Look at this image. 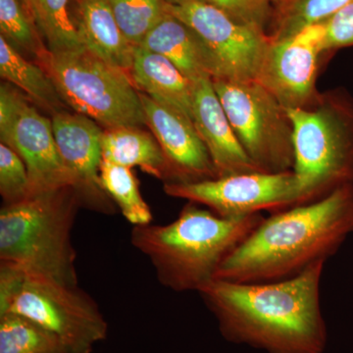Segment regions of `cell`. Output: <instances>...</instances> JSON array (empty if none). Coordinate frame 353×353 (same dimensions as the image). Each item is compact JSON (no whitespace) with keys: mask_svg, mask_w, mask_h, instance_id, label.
Returning a JSON list of instances; mask_svg holds the SVG:
<instances>
[{"mask_svg":"<svg viewBox=\"0 0 353 353\" xmlns=\"http://www.w3.org/2000/svg\"><path fill=\"white\" fill-rule=\"evenodd\" d=\"M268 283L214 279L199 290L223 338L267 353H324L328 329L321 307L325 264Z\"/></svg>","mask_w":353,"mask_h":353,"instance_id":"cell-1","label":"cell"},{"mask_svg":"<svg viewBox=\"0 0 353 353\" xmlns=\"http://www.w3.org/2000/svg\"><path fill=\"white\" fill-rule=\"evenodd\" d=\"M353 234V185L265 218L221 265L215 279L268 283L327 262Z\"/></svg>","mask_w":353,"mask_h":353,"instance_id":"cell-2","label":"cell"},{"mask_svg":"<svg viewBox=\"0 0 353 353\" xmlns=\"http://www.w3.org/2000/svg\"><path fill=\"white\" fill-rule=\"evenodd\" d=\"M264 219L223 218L188 202L173 222L132 226L131 243L150 259L160 284L175 292H199Z\"/></svg>","mask_w":353,"mask_h":353,"instance_id":"cell-3","label":"cell"},{"mask_svg":"<svg viewBox=\"0 0 353 353\" xmlns=\"http://www.w3.org/2000/svg\"><path fill=\"white\" fill-rule=\"evenodd\" d=\"M80 201L73 188L41 192L0 209V264L78 287L72 243Z\"/></svg>","mask_w":353,"mask_h":353,"instance_id":"cell-4","label":"cell"},{"mask_svg":"<svg viewBox=\"0 0 353 353\" xmlns=\"http://www.w3.org/2000/svg\"><path fill=\"white\" fill-rule=\"evenodd\" d=\"M301 204L353 185V99L345 90L319 94L310 105L288 109Z\"/></svg>","mask_w":353,"mask_h":353,"instance_id":"cell-5","label":"cell"},{"mask_svg":"<svg viewBox=\"0 0 353 353\" xmlns=\"http://www.w3.org/2000/svg\"><path fill=\"white\" fill-rule=\"evenodd\" d=\"M6 313L38 323L57 336L67 353H92L108 338L99 306L79 285L0 264V315Z\"/></svg>","mask_w":353,"mask_h":353,"instance_id":"cell-6","label":"cell"},{"mask_svg":"<svg viewBox=\"0 0 353 353\" xmlns=\"http://www.w3.org/2000/svg\"><path fill=\"white\" fill-rule=\"evenodd\" d=\"M54 83L64 104L106 129L143 127L141 92L130 74L82 50L44 51L36 60Z\"/></svg>","mask_w":353,"mask_h":353,"instance_id":"cell-7","label":"cell"},{"mask_svg":"<svg viewBox=\"0 0 353 353\" xmlns=\"http://www.w3.org/2000/svg\"><path fill=\"white\" fill-rule=\"evenodd\" d=\"M212 82L234 134L257 168L292 171L294 128L288 109L256 80Z\"/></svg>","mask_w":353,"mask_h":353,"instance_id":"cell-8","label":"cell"},{"mask_svg":"<svg viewBox=\"0 0 353 353\" xmlns=\"http://www.w3.org/2000/svg\"><path fill=\"white\" fill-rule=\"evenodd\" d=\"M27 95L2 83L0 87V139L27 167L30 196L73 188L74 180L58 150L52 122Z\"/></svg>","mask_w":353,"mask_h":353,"instance_id":"cell-9","label":"cell"},{"mask_svg":"<svg viewBox=\"0 0 353 353\" xmlns=\"http://www.w3.org/2000/svg\"><path fill=\"white\" fill-rule=\"evenodd\" d=\"M169 196L201 204L223 218H243L274 213L301 205L299 182L294 172H248L210 180L164 183Z\"/></svg>","mask_w":353,"mask_h":353,"instance_id":"cell-10","label":"cell"},{"mask_svg":"<svg viewBox=\"0 0 353 353\" xmlns=\"http://www.w3.org/2000/svg\"><path fill=\"white\" fill-rule=\"evenodd\" d=\"M167 11L192 28L205 44L217 71L213 80H256L270 46L266 32L241 25L205 1L167 4Z\"/></svg>","mask_w":353,"mask_h":353,"instance_id":"cell-11","label":"cell"},{"mask_svg":"<svg viewBox=\"0 0 353 353\" xmlns=\"http://www.w3.org/2000/svg\"><path fill=\"white\" fill-rule=\"evenodd\" d=\"M324 23L308 26L294 36L272 39L256 81L287 109L316 101L318 62L323 52Z\"/></svg>","mask_w":353,"mask_h":353,"instance_id":"cell-12","label":"cell"},{"mask_svg":"<svg viewBox=\"0 0 353 353\" xmlns=\"http://www.w3.org/2000/svg\"><path fill=\"white\" fill-rule=\"evenodd\" d=\"M53 134L65 166L73 176L81 208L113 215L117 206L101 183L104 130L87 116L58 111L52 114Z\"/></svg>","mask_w":353,"mask_h":353,"instance_id":"cell-13","label":"cell"},{"mask_svg":"<svg viewBox=\"0 0 353 353\" xmlns=\"http://www.w3.org/2000/svg\"><path fill=\"white\" fill-rule=\"evenodd\" d=\"M141 99L145 125L152 130L166 158L165 183L199 182L217 178L208 148L189 116L143 92Z\"/></svg>","mask_w":353,"mask_h":353,"instance_id":"cell-14","label":"cell"},{"mask_svg":"<svg viewBox=\"0 0 353 353\" xmlns=\"http://www.w3.org/2000/svg\"><path fill=\"white\" fill-rule=\"evenodd\" d=\"M192 122L208 148L218 176L261 172L246 154L216 94L212 79L194 83Z\"/></svg>","mask_w":353,"mask_h":353,"instance_id":"cell-15","label":"cell"},{"mask_svg":"<svg viewBox=\"0 0 353 353\" xmlns=\"http://www.w3.org/2000/svg\"><path fill=\"white\" fill-rule=\"evenodd\" d=\"M139 46L166 57L192 83L213 80L217 75L214 61L199 34L168 11Z\"/></svg>","mask_w":353,"mask_h":353,"instance_id":"cell-16","label":"cell"},{"mask_svg":"<svg viewBox=\"0 0 353 353\" xmlns=\"http://www.w3.org/2000/svg\"><path fill=\"white\" fill-rule=\"evenodd\" d=\"M72 18L85 50L130 74L134 46L121 31L108 0H77Z\"/></svg>","mask_w":353,"mask_h":353,"instance_id":"cell-17","label":"cell"},{"mask_svg":"<svg viewBox=\"0 0 353 353\" xmlns=\"http://www.w3.org/2000/svg\"><path fill=\"white\" fill-rule=\"evenodd\" d=\"M130 76L139 92L189 116L192 120L194 83L166 57L134 46Z\"/></svg>","mask_w":353,"mask_h":353,"instance_id":"cell-18","label":"cell"},{"mask_svg":"<svg viewBox=\"0 0 353 353\" xmlns=\"http://www.w3.org/2000/svg\"><path fill=\"white\" fill-rule=\"evenodd\" d=\"M103 160L127 168L139 167L148 175L166 182L167 162L163 150L153 134L139 127L104 130Z\"/></svg>","mask_w":353,"mask_h":353,"instance_id":"cell-19","label":"cell"},{"mask_svg":"<svg viewBox=\"0 0 353 353\" xmlns=\"http://www.w3.org/2000/svg\"><path fill=\"white\" fill-rule=\"evenodd\" d=\"M0 76L50 112L57 113L63 108L57 87L43 67L26 59L3 36H0Z\"/></svg>","mask_w":353,"mask_h":353,"instance_id":"cell-20","label":"cell"},{"mask_svg":"<svg viewBox=\"0 0 353 353\" xmlns=\"http://www.w3.org/2000/svg\"><path fill=\"white\" fill-rule=\"evenodd\" d=\"M101 183L102 189L132 226L152 224V210L141 196L132 169L102 160Z\"/></svg>","mask_w":353,"mask_h":353,"instance_id":"cell-21","label":"cell"},{"mask_svg":"<svg viewBox=\"0 0 353 353\" xmlns=\"http://www.w3.org/2000/svg\"><path fill=\"white\" fill-rule=\"evenodd\" d=\"M28 4L48 50L59 53L83 50L69 11V0H28Z\"/></svg>","mask_w":353,"mask_h":353,"instance_id":"cell-22","label":"cell"},{"mask_svg":"<svg viewBox=\"0 0 353 353\" xmlns=\"http://www.w3.org/2000/svg\"><path fill=\"white\" fill-rule=\"evenodd\" d=\"M0 353H67L57 336L24 316L0 315Z\"/></svg>","mask_w":353,"mask_h":353,"instance_id":"cell-23","label":"cell"},{"mask_svg":"<svg viewBox=\"0 0 353 353\" xmlns=\"http://www.w3.org/2000/svg\"><path fill=\"white\" fill-rule=\"evenodd\" d=\"M353 0H282L274 13L272 39H284L294 36L308 26L329 19Z\"/></svg>","mask_w":353,"mask_h":353,"instance_id":"cell-24","label":"cell"},{"mask_svg":"<svg viewBox=\"0 0 353 353\" xmlns=\"http://www.w3.org/2000/svg\"><path fill=\"white\" fill-rule=\"evenodd\" d=\"M0 30L1 36L21 54L29 53L37 60L48 50L41 41L31 11L21 0H0Z\"/></svg>","mask_w":353,"mask_h":353,"instance_id":"cell-25","label":"cell"},{"mask_svg":"<svg viewBox=\"0 0 353 353\" xmlns=\"http://www.w3.org/2000/svg\"><path fill=\"white\" fill-rule=\"evenodd\" d=\"M128 41L139 46L167 13L164 0H108Z\"/></svg>","mask_w":353,"mask_h":353,"instance_id":"cell-26","label":"cell"},{"mask_svg":"<svg viewBox=\"0 0 353 353\" xmlns=\"http://www.w3.org/2000/svg\"><path fill=\"white\" fill-rule=\"evenodd\" d=\"M0 194L3 205L17 203L30 196L27 167L9 146L0 143Z\"/></svg>","mask_w":353,"mask_h":353,"instance_id":"cell-27","label":"cell"},{"mask_svg":"<svg viewBox=\"0 0 353 353\" xmlns=\"http://www.w3.org/2000/svg\"><path fill=\"white\" fill-rule=\"evenodd\" d=\"M236 22L266 32L274 14L273 0H205Z\"/></svg>","mask_w":353,"mask_h":353,"instance_id":"cell-28","label":"cell"},{"mask_svg":"<svg viewBox=\"0 0 353 353\" xmlns=\"http://www.w3.org/2000/svg\"><path fill=\"white\" fill-rule=\"evenodd\" d=\"M323 52L353 46V1L324 21Z\"/></svg>","mask_w":353,"mask_h":353,"instance_id":"cell-29","label":"cell"},{"mask_svg":"<svg viewBox=\"0 0 353 353\" xmlns=\"http://www.w3.org/2000/svg\"><path fill=\"white\" fill-rule=\"evenodd\" d=\"M169 6H183V4L190 3L194 1H205V0H164Z\"/></svg>","mask_w":353,"mask_h":353,"instance_id":"cell-30","label":"cell"},{"mask_svg":"<svg viewBox=\"0 0 353 353\" xmlns=\"http://www.w3.org/2000/svg\"><path fill=\"white\" fill-rule=\"evenodd\" d=\"M21 1H22L23 3H24L25 6H27L28 8H29V4H28V0H21Z\"/></svg>","mask_w":353,"mask_h":353,"instance_id":"cell-31","label":"cell"},{"mask_svg":"<svg viewBox=\"0 0 353 353\" xmlns=\"http://www.w3.org/2000/svg\"><path fill=\"white\" fill-rule=\"evenodd\" d=\"M273 1H274V3L278 4L279 2L282 1V0H273Z\"/></svg>","mask_w":353,"mask_h":353,"instance_id":"cell-32","label":"cell"}]
</instances>
